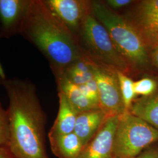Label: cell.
Instances as JSON below:
<instances>
[{
  "label": "cell",
  "mask_w": 158,
  "mask_h": 158,
  "mask_svg": "<svg viewBox=\"0 0 158 158\" xmlns=\"http://www.w3.org/2000/svg\"><path fill=\"white\" fill-rule=\"evenodd\" d=\"M143 36L147 41L151 64L158 71V34Z\"/></svg>",
  "instance_id": "obj_19"
},
{
  "label": "cell",
  "mask_w": 158,
  "mask_h": 158,
  "mask_svg": "<svg viewBox=\"0 0 158 158\" xmlns=\"http://www.w3.org/2000/svg\"><path fill=\"white\" fill-rule=\"evenodd\" d=\"M0 158H15L7 147L0 148Z\"/></svg>",
  "instance_id": "obj_22"
},
{
  "label": "cell",
  "mask_w": 158,
  "mask_h": 158,
  "mask_svg": "<svg viewBox=\"0 0 158 158\" xmlns=\"http://www.w3.org/2000/svg\"><path fill=\"white\" fill-rule=\"evenodd\" d=\"M158 142V131L126 111L120 115L114 144L115 158H135Z\"/></svg>",
  "instance_id": "obj_5"
},
{
  "label": "cell",
  "mask_w": 158,
  "mask_h": 158,
  "mask_svg": "<svg viewBox=\"0 0 158 158\" xmlns=\"http://www.w3.org/2000/svg\"><path fill=\"white\" fill-rule=\"evenodd\" d=\"M51 150L57 158H77L84 145L74 132L61 135H48Z\"/></svg>",
  "instance_id": "obj_13"
},
{
  "label": "cell",
  "mask_w": 158,
  "mask_h": 158,
  "mask_svg": "<svg viewBox=\"0 0 158 158\" xmlns=\"http://www.w3.org/2000/svg\"><path fill=\"white\" fill-rule=\"evenodd\" d=\"M31 0H0V38L19 35Z\"/></svg>",
  "instance_id": "obj_9"
},
{
  "label": "cell",
  "mask_w": 158,
  "mask_h": 158,
  "mask_svg": "<svg viewBox=\"0 0 158 158\" xmlns=\"http://www.w3.org/2000/svg\"><path fill=\"white\" fill-rule=\"evenodd\" d=\"M80 29L89 57L94 62L126 74L133 73L117 49L107 29L91 12L85 18Z\"/></svg>",
  "instance_id": "obj_4"
},
{
  "label": "cell",
  "mask_w": 158,
  "mask_h": 158,
  "mask_svg": "<svg viewBox=\"0 0 158 158\" xmlns=\"http://www.w3.org/2000/svg\"><path fill=\"white\" fill-rule=\"evenodd\" d=\"M91 14L107 29L117 49L133 73L151 71L152 67L147 41L127 17L113 11L99 1H91Z\"/></svg>",
  "instance_id": "obj_3"
},
{
  "label": "cell",
  "mask_w": 158,
  "mask_h": 158,
  "mask_svg": "<svg viewBox=\"0 0 158 158\" xmlns=\"http://www.w3.org/2000/svg\"><path fill=\"white\" fill-rule=\"evenodd\" d=\"M59 92L66 96L68 101L79 113L99 107L90 101L83 94L79 85H75L62 76L56 77Z\"/></svg>",
  "instance_id": "obj_14"
},
{
  "label": "cell",
  "mask_w": 158,
  "mask_h": 158,
  "mask_svg": "<svg viewBox=\"0 0 158 158\" xmlns=\"http://www.w3.org/2000/svg\"><path fill=\"white\" fill-rule=\"evenodd\" d=\"M117 76L125 111H130V108L136 96L134 90V81L127 74L123 72H117Z\"/></svg>",
  "instance_id": "obj_16"
},
{
  "label": "cell",
  "mask_w": 158,
  "mask_h": 158,
  "mask_svg": "<svg viewBox=\"0 0 158 158\" xmlns=\"http://www.w3.org/2000/svg\"><path fill=\"white\" fill-rule=\"evenodd\" d=\"M107 117L100 108L78 114L74 132L84 147L94 136Z\"/></svg>",
  "instance_id": "obj_11"
},
{
  "label": "cell",
  "mask_w": 158,
  "mask_h": 158,
  "mask_svg": "<svg viewBox=\"0 0 158 158\" xmlns=\"http://www.w3.org/2000/svg\"><path fill=\"white\" fill-rule=\"evenodd\" d=\"M130 112L158 131V91L151 96L135 100Z\"/></svg>",
  "instance_id": "obj_15"
},
{
  "label": "cell",
  "mask_w": 158,
  "mask_h": 158,
  "mask_svg": "<svg viewBox=\"0 0 158 158\" xmlns=\"http://www.w3.org/2000/svg\"><path fill=\"white\" fill-rule=\"evenodd\" d=\"M4 80H5V79H4V77L1 76V74L0 73V85L3 84V83L4 81Z\"/></svg>",
  "instance_id": "obj_23"
},
{
  "label": "cell",
  "mask_w": 158,
  "mask_h": 158,
  "mask_svg": "<svg viewBox=\"0 0 158 158\" xmlns=\"http://www.w3.org/2000/svg\"><path fill=\"white\" fill-rule=\"evenodd\" d=\"M52 13L70 31L75 33L80 29L83 21L91 12V1L84 0H44Z\"/></svg>",
  "instance_id": "obj_7"
},
{
  "label": "cell",
  "mask_w": 158,
  "mask_h": 158,
  "mask_svg": "<svg viewBox=\"0 0 158 158\" xmlns=\"http://www.w3.org/2000/svg\"><path fill=\"white\" fill-rule=\"evenodd\" d=\"M143 35L158 34V0H143L128 18Z\"/></svg>",
  "instance_id": "obj_10"
},
{
  "label": "cell",
  "mask_w": 158,
  "mask_h": 158,
  "mask_svg": "<svg viewBox=\"0 0 158 158\" xmlns=\"http://www.w3.org/2000/svg\"><path fill=\"white\" fill-rule=\"evenodd\" d=\"M135 158H158V146L151 145Z\"/></svg>",
  "instance_id": "obj_21"
},
{
  "label": "cell",
  "mask_w": 158,
  "mask_h": 158,
  "mask_svg": "<svg viewBox=\"0 0 158 158\" xmlns=\"http://www.w3.org/2000/svg\"><path fill=\"white\" fill-rule=\"evenodd\" d=\"M10 136V131L8 113L0 104V148L7 147Z\"/></svg>",
  "instance_id": "obj_18"
},
{
  "label": "cell",
  "mask_w": 158,
  "mask_h": 158,
  "mask_svg": "<svg viewBox=\"0 0 158 158\" xmlns=\"http://www.w3.org/2000/svg\"><path fill=\"white\" fill-rule=\"evenodd\" d=\"M135 2L132 0H107L104 3L108 7L113 10L123 8Z\"/></svg>",
  "instance_id": "obj_20"
},
{
  "label": "cell",
  "mask_w": 158,
  "mask_h": 158,
  "mask_svg": "<svg viewBox=\"0 0 158 158\" xmlns=\"http://www.w3.org/2000/svg\"><path fill=\"white\" fill-rule=\"evenodd\" d=\"M10 136L7 148L15 158H48L45 142V114L36 88L20 79L4 80Z\"/></svg>",
  "instance_id": "obj_1"
},
{
  "label": "cell",
  "mask_w": 158,
  "mask_h": 158,
  "mask_svg": "<svg viewBox=\"0 0 158 158\" xmlns=\"http://www.w3.org/2000/svg\"><path fill=\"white\" fill-rule=\"evenodd\" d=\"M94 79L98 89L99 108L107 117L126 112L120 92L117 72L94 62Z\"/></svg>",
  "instance_id": "obj_6"
},
{
  "label": "cell",
  "mask_w": 158,
  "mask_h": 158,
  "mask_svg": "<svg viewBox=\"0 0 158 158\" xmlns=\"http://www.w3.org/2000/svg\"><path fill=\"white\" fill-rule=\"evenodd\" d=\"M58 96L59 111L48 135H61L74 132L78 113L62 93L59 92Z\"/></svg>",
  "instance_id": "obj_12"
},
{
  "label": "cell",
  "mask_w": 158,
  "mask_h": 158,
  "mask_svg": "<svg viewBox=\"0 0 158 158\" xmlns=\"http://www.w3.org/2000/svg\"></svg>",
  "instance_id": "obj_24"
},
{
  "label": "cell",
  "mask_w": 158,
  "mask_h": 158,
  "mask_svg": "<svg viewBox=\"0 0 158 158\" xmlns=\"http://www.w3.org/2000/svg\"><path fill=\"white\" fill-rule=\"evenodd\" d=\"M134 90L136 96H151L158 91V81L154 77L145 76L134 81Z\"/></svg>",
  "instance_id": "obj_17"
},
{
  "label": "cell",
  "mask_w": 158,
  "mask_h": 158,
  "mask_svg": "<svg viewBox=\"0 0 158 158\" xmlns=\"http://www.w3.org/2000/svg\"><path fill=\"white\" fill-rule=\"evenodd\" d=\"M120 115L108 117L77 158H115L114 138Z\"/></svg>",
  "instance_id": "obj_8"
},
{
  "label": "cell",
  "mask_w": 158,
  "mask_h": 158,
  "mask_svg": "<svg viewBox=\"0 0 158 158\" xmlns=\"http://www.w3.org/2000/svg\"><path fill=\"white\" fill-rule=\"evenodd\" d=\"M19 35L42 53L56 76L71 63L85 56L76 36L44 1L31 0Z\"/></svg>",
  "instance_id": "obj_2"
}]
</instances>
